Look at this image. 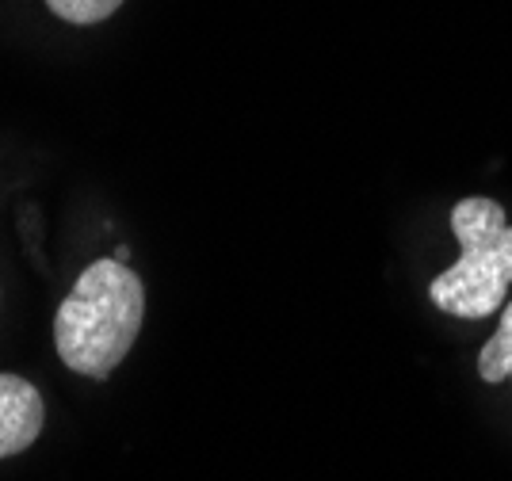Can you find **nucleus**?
Wrapping results in <instances>:
<instances>
[{
  "instance_id": "f03ea898",
  "label": "nucleus",
  "mask_w": 512,
  "mask_h": 481,
  "mask_svg": "<svg viewBox=\"0 0 512 481\" xmlns=\"http://www.w3.org/2000/svg\"><path fill=\"white\" fill-rule=\"evenodd\" d=\"M451 233L459 241V260L440 272L428 298L451 317H490L505 306L512 287V226L493 199L470 195L451 210Z\"/></svg>"
},
{
  "instance_id": "39448f33",
  "label": "nucleus",
  "mask_w": 512,
  "mask_h": 481,
  "mask_svg": "<svg viewBox=\"0 0 512 481\" xmlns=\"http://www.w3.org/2000/svg\"><path fill=\"white\" fill-rule=\"evenodd\" d=\"M54 16H62L69 23H104L107 16H115V8L123 0H46Z\"/></svg>"
},
{
  "instance_id": "f257e3e1",
  "label": "nucleus",
  "mask_w": 512,
  "mask_h": 481,
  "mask_svg": "<svg viewBox=\"0 0 512 481\" xmlns=\"http://www.w3.org/2000/svg\"><path fill=\"white\" fill-rule=\"evenodd\" d=\"M146 317L142 279L119 260H96L58 310L54 344L69 371L107 378L134 348Z\"/></svg>"
},
{
  "instance_id": "7ed1b4c3",
  "label": "nucleus",
  "mask_w": 512,
  "mask_h": 481,
  "mask_svg": "<svg viewBox=\"0 0 512 481\" xmlns=\"http://www.w3.org/2000/svg\"><path fill=\"white\" fill-rule=\"evenodd\" d=\"M46 420L43 394L20 375H0V459L20 455L39 440Z\"/></svg>"
},
{
  "instance_id": "20e7f679",
  "label": "nucleus",
  "mask_w": 512,
  "mask_h": 481,
  "mask_svg": "<svg viewBox=\"0 0 512 481\" xmlns=\"http://www.w3.org/2000/svg\"><path fill=\"white\" fill-rule=\"evenodd\" d=\"M478 375L486 378V382L512 378V302L501 306V325L486 340V348L478 352Z\"/></svg>"
}]
</instances>
